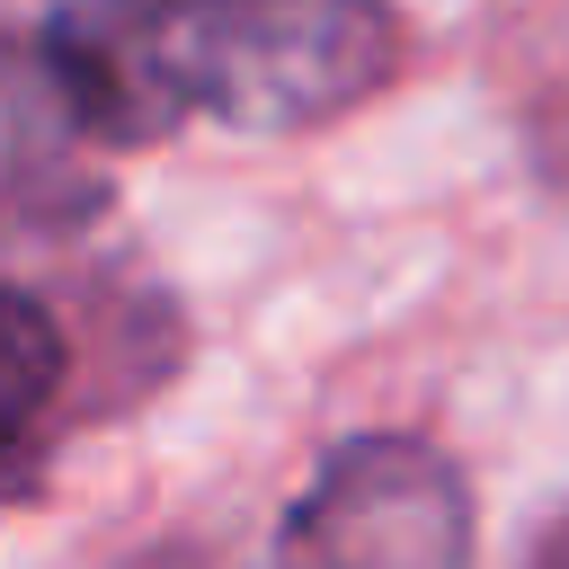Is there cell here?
<instances>
[{
  "mask_svg": "<svg viewBox=\"0 0 569 569\" xmlns=\"http://www.w3.org/2000/svg\"><path fill=\"white\" fill-rule=\"evenodd\" d=\"M391 0H71L27 36V80L89 142H160L169 124L311 133L391 89Z\"/></svg>",
  "mask_w": 569,
  "mask_h": 569,
  "instance_id": "1",
  "label": "cell"
},
{
  "mask_svg": "<svg viewBox=\"0 0 569 569\" xmlns=\"http://www.w3.org/2000/svg\"><path fill=\"white\" fill-rule=\"evenodd\" d=\"M276 569H471V489L427 436H347L284 507Z\"/></svg>",
  "mask_w": 569,
  "mask_h": 569,
  "instance_id": "2",
  "label": "cell"
},
{
  "mask_svg": "<svg viewBox=\"0 0 569 569\" xmlns=\"http://www.w3.org/2000/svg\"><path fill=\"white\" fill-rule=\"evenodd\" d=\"M62 382H71V338H62V320H53L27 284L0 276V453H18V445L53 418Z\"/></svg>",
  "mask_w": 569,
  "mask_h": 569,
  "instance_id": "3",
  "label": "cell"
},
{
  "mask_svg": "<svg viewBox=\"0 0 569 569\" xmlns=\"http://www.w3.org/2000/svg\"><path fill=\"white\" fill-rule=\"evenodd\" d=\"M551 178H560V196H569V133H560V151H551Z\"/></svg>",
  "mask_w": 569,
  "mask_h": 569,
  "instance_id": "4",
  "label": "cell"
},
{
  "mask_svg": "<svg viewBox=\"0 0 569 569\" xmlns=\"http://www.w3.org/2000/svg\"><path fill=\"white\" fill-rule=\"evenodd\" d=\"M542 569H569V542H560V551H551V560H542Z\"/></svg>",
  "mask_w": 569,
  "mask_h": 569,
  "instance_id": "5",
  "label": "cell"
}]
</instances>
